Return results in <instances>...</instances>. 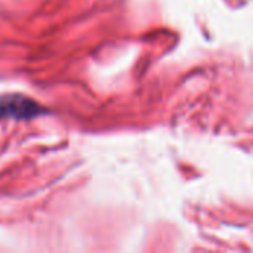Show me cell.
Returning a JSON list of instances; mask_svg holds the SVG:
<instances>
[{"mask_svg":"<svg viewBox=\"0 0 253 253\" xmlns=\"http://www.w3.org/2000/svg\"><path fill=\"white\" fill-rule=\"evenodd\" d=\"M46 110L36 101L22 95H3L0 96V120H30L44 114Z\"/></svg>","mask_w":253,"mask_h":253,"instance_id":"1","label":"cell"}]
</instances>
